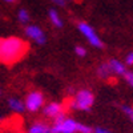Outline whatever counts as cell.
<instances>
[{
  "mask_svg": "<svg viewBox=\"0 0 133 133\" xmlns=\"http://www.w3.org/2000/svg\"><path fill=\"white\" fill-rule=\"evenodd\" d=\"M28 49V44L20 37L9 36L0 41V60L3 64L11 65L19 61Z\"/></svg>",
  "mask_w": 133,
  "mask_h": 133,
  "instance_id": "1",
  "label": "cell"
},
{
  "mask_svg": "<svg viewBox=\"0 0 133 133\" xmlns=\"http://www.w3.org/2000/svg\"><path fill=\"white\" fill-rule=\"evenodd\" d=\"M95 104V95L89 89H80L76 92L71 101V108L76 110H89Z\"/></svg>",
  "mask_w": 133,
  "mask_h": 133,
  "instance_id": "2",
  "label": "cell"
},
{
  "mask_svg": "<svg viewBox=\"0 0 133 133\" xmlns=\"http://www.w3.org/2000/svg\"><path fill=\"white\" fill-rule=\"evenodd\" d=\"M77 29L81 35L87 39V41L91 44L92 47L95 48H104L103 40L100 39V36L97 35V32L93 27H91L87 21H79L77 23Z\"/></svg>",
  "mask_w": 133,
  "mask_h": 133,
  "instance_id": "3",
  "label": "cell"
},
{
  "mask_svg": "<svg viewBox=\"0 0 133 133\" xmlns=\"http://www.w3.org/2000/svg\"><path fill=\"white\" fill-rule=\"evenodd\" d=\"M25 108L29 112H37L41 108H44V95L40 91H31L25 96Z\"/></svg>",
  "mask_w": 133,
  "mask_h": 133,
  "instance_id": "4",
  "label": "cell"
},
{
  "mask_svg": "<svg viewBox=\"0 0 133 133\" xmlns=\"http://www.w3.org/2000/svg\"><path fill=\"white\" fill-rule=\"evenodd\" d=\"M79 124L73 118L66 117L63 121L55 123L52 125V133H77L79 132Z\"/></svg>",
  "mask_w": 133,
  "mask_h": 133,
  "instance_id": "5",
  "label": "cell"
},
{
  "mask_svg": "<svg viewBox=\"0 0 133 133\" xmlns=\"http://www.w3.org/2000/svg\"><path fill=\"white\" fill-rule=\"evenodd\" d=\"M25 35L32 41L39 44V45H44L45 41H47V36H45V33H44V31L40 27L33 25V24H29V25L25 27Z\"/></svg>",
  "mask_w": 133,
  "mask_h": 133,
  "instance_id": "6",
  "label": "cell"
},
{
  "mask_svg": "<svg viewBox=\"0 0 133 133\" xmlns=\"http://www.w3.org/2000/svg\"><path fill=\"white\" fill-rule=\"evenodd\" d=\"M43 113L44 116H47L48 118H53V120H56L60 115L64 113V110H63V105L60 103H49L47 104L45 107L43 108Z\"/></svg>",
  "mask_w": 133,
  "mask_h": 133,
  "instance_id": "7",
  "label": "cell"
},
{
  "mask_svg": "<svg viewBox=\"0 0 133 133\" xmlns=\"http://www.w3.org/2000/svg\"><path fill=\"white\" fill-rule=\"evenodd\" d=\"M109 64V68H110V72H112V75L115 76H124L128 71L125 68V63L120 61L118 59H110L108 61Z\"/></svg>",
  "mask_w": 133,
  "mask_h": 133,
  "instance_id": "8",
  "label": "cell"
},
{
  "mask_svg": "<svg viewBox=\"0 0 133 133\" xmlns=\"http://www.w3.org/2000/svg\"><path fill=\"white\" fill-rule=\"evenodd\" d=\"M7 105L11 110H14V112L16 113H21V112H24V110L27 109L25 108V103L23 101V100H20L17 97H9L7 100Z\"/></svg>",
  "mask_w": 133,
  "mask_h": 133,
  "instance_id": "9",
  "label": "cell"
},
{
  "mask_svg": "<svg viewBox=\"0 0 133 133\" xmlns=\"http://www.w3.org/2000/svg\"><path fill=\"white\" fill-rule=\"evenodd\" d=\"M48 19H49V21L52 23V25L55 28H63V25H64L63 19H61V16L59 15V12H57L56 9L51 8L48 11Z\"/></svg>",
  "mask_w": 133,
  "mask_h": 133,
  "instance_id": "10",
  "label": "cell"
},
{
  "mask_svg": "<svg viewBox=\"0 0 133 133\" xmlns=\"http://www.w3.org/2000/svg\"><path fill=\"white\" fill-rule=\"evenodd\" d=\"M28 133H52V127L45 123H35L29 127Z\"/></svg>",
  "mask_w": 133,
  "mask_h": 133,
  "instance_id": "11",
  "label": "cell"
},
{
  "mask_svg": "<svg viewBox=\"0 0 133 133\" xmlns=\"http://www.w3.org/2000/svg\"><path fill=\"white\" fill-rule=\"evenodd\" d=\"M96 72H97V76L100 77V79H108V77L112 75L108 63H101V64L97 66V71Z\"/></svg>",
  "mask_w": 133,
  "mask_h": 133,
  "instance_id": "12",
  "label": "cell"
},
{
  "mask_svg": "<svg viewBox=\"0 0 133 133\" xmlns=\"http://www.w3.org/2000/svg\"><path fill=\"white\" fill-rule=\"evenodd\" d=\"M17 20H19V23H21V24H28L29 20H31L29 12H28L27 9H24V8L19 9V12H17Z\"/></svg>",
  "mask_w": 133,
  "mask_h": 133,
  "instance_id": "13",
  "label": "cell"
},
{
  "mask_svg": "<svg viewBox=\"0 0 133 133\" xmlns=\"http://www.w3.org/2000/svg\"><path fill=\"white\" fill-rule=\"evenodd\" d=\"M120 108H121V110H123V112L130 118V121L133 123V108L129 107V105H121Z\"/></svg>",
  "mask_w": 133,
  "mask_h": 133,
  "instance_id": "14",
  "label": "cell"
},
{
  "mask_svg": "<svg viewBox=\"0 0 133 133\" xmlns=\"http://www.w3.org/2000/svg\"><path fill=\"white\" fill-rule=\"evenodd\" d=\"M79 133H95V129L89 125L79 124Z\"/></svg>",
  "mask_w": 133,
  "mask_h": 133,
  "instance_id": "15",
  "label": "cell"
},
{
  "mask_svg": "<svg viewBox=\"0 0 133 133\" xmlns=\"http://www.w3.org/2000/svg\"><path fill=\"white\" fill-rule=\"evenodd\" d=\"M75 53H76L79 57H84L85 55H87V49H85V47H83V45H76V47H75Z\"/></svg>",
  "mask_w": 133,
  "mask_h": 133,
  "instance_id": "16",
  "label": "cell"
},
{
  "mask_svg": "<svg viewBox=\"0 0 133 133\" xmlns=\"http://www.w3.org/2000/svg\"><path fill=\"white\" fill-rule=\"evenodd\" d=\"M123 77H124V79H125V81L128 83V85L133 88V72L128 71V72H127V73H125V75H124Z\"/></svg>",
  "mask_w": 133,
  "mask_h": 133,
  "instance_id": "17",
  "label": "cell"
},
{
  "mask_svg": "<svg viewBox=\"0 0 133 133\" xmlns=\"http://www.w3.org/2000/svg\"><path fill=\"white\" fill-rule=\"evenodd\" d=\"M125 64L127 65H133V51L129 52L125 56Z\"/></svg>",
  "mask_w": 133,
  "mask_h": 133,
  "instance_id": "18",
  "label": "cell"
},
{
  "mask_svg": "<svg viewBox=\"0 0 133 133\" xmlns=\"http://www.w3.org/2000/svg\"><path fill=\"white\" fill-rule=\"evenodd\" d=\"M52 3H55L56 5H59V7H64L65 4H66V2H68V0H51Z\"/></svg>",
  "mask_w": 133,
  "mask_h": 133,
  "instance_id": "19",
  "label": "cell"
},
{
  "mask_svg": "<svg viewBox=\"0 0 133 133\" xmlns=\"http://www.w3.org/2000/svg\"><path fill=\"white\" fill-rule=\"evenodd\" d=\"M95 133H112L109 129H105V128H95Z\"/></svg>",
  "mask_w": 133,
  "mask_h": 133,
  "instance_id": "20",
  "label": "cell"
},
{
  "mask_svg": "<svg viewBox=\"0 0 133 133\" xmlns=\"http://www.w3.org/2000/svg\"><path fill=\"white\" fill-rule=\"evenodd\" d=\"M4 2H5V3H15L16 0H4Z\"/></svg>",
  "mask_w": 133,
  "mask_h": 133,
  "instance_id": "21",
  "label": "cell"
}]
</instances>
